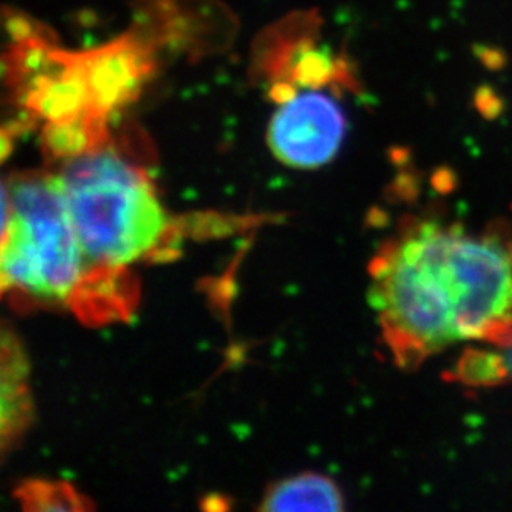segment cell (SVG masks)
<instances>
[{
    "label": "cell",
    "instance_id": "obj_1",
    "mask_svg": "<svg viewBox=\"0 0 512 512\" xmlns=\"http://www.w3.org/2000/svg\"><path fill=\"white\" fill-rule=\"evenodd\" d=\"M370 304L401 368L463 342L512 347V232L411 218L370 264Z\"/></svg>",
    "mask_w": 512,
    "mask_h": 512
},
{
    "label": "cell",
    "instance_id": "obj_2",
    "mask_svg": "<svg viewBox=\"0 0 512 512\" xmlns=\"http://www.w3.org/2000/svg\"><path fill=\"white\" fill-rule=\"evenodd\" d=\"M58 176L95 269L128 272L173 242V219L150 176L108 141L62 161Z\"/></svg>",
    "mask_w": 512,
    "mask_h": 512
},
{
    "label": "cell",
    "instance_id": "obj_3",
    "mask_svg": "<svg viewBox=\"0 0 512 512\" xmlns=\"http://www.w3.org/2000/svg\"><path fill=\"white\" fill-rule=\"evenodd\" d=\"M97 272L83 251L58 173L29 171L5 181L4 292L77 312Z\"/></svg>",
    "mask_w": 512,
    "mask_h": 512
},
{
    "label": "cell",
    "instance_id": "obj_4",
    "mask_svg": "<svg viewBox=\"0 0 512 512\" xmlns=\"http://www.w3.org/2000/svg\"><path fill=\"white\" fill-rule=\"evenodd\" d=\"M345 133L347 120L339 103L309 88L279 102L267 128V145L282 165L317 170L334 160Z\"/></svg>",
    "mask_w": 512,
    "mask_h": 512
},
{
    "label": "cell",
    "instance_id": "obj_5",
    "mask_svg": "<svg viewBox=\"0 0 512 512\" xmlns=\"http://www.w3.org/2000/svg\"><path fill=\"white\" fill-rule=\"evenodd\" d=\"M95 115L107 118L133 102L153 68V58L138 40L123 37L113 44L80 54Z\"/></svg>",
    "mask_w": 512,
    "mask_h": 512
},
{
    "label": "cell",
    "instance_id": "obj_6",
    "mask_svg": "<svg viewBox=\"0 0 512 512\" xmlns=\"http://www.w3.org/2000/svg\"><path fill=\"white\" fill-rule=\"evenodd\" d=\"M343 499L334 479L319 473H302L272 484L262 498L261 509L267 512H339L345 509Z\"/></svg>",
    "mask_w": 512,
    "mask_h": 512
},
{
    "label": "cell",
    "instance_id": "obj_7",
    "mask_svg": "<svg viewBox=\"0 0 512 512\" xmlns=\"http://www.w3.org/2000/svg\"><path fill=\"white\" fill-rule=\"evenodd\" d=\"M12 342V340H10ZM4 368L7 372L4 377V400H2V431L4 440L10 433L19 435L20 428L27 421V367H25L24 355L17 348V343L12 342V350L9 343L4 340Z\"/></svg>",
    "mask_w": 512,
    "mask_h": 512
},
{
    "label": "cell",
    "instance_id": "obj_8",
    "mask_svg": "<svg viewBox=\"0 0 512 512\" xmlns=\"http://www.w3.org/2000/svg\"><path fill=\"white\" fill-rule=\"evenodd\" d=\"M15 496L27 511H85L92 508L87 498L70 484L45 479L22 484Z\"/></svg>",
    "mask_w": 512,
    "mask_h": 512
}]
</instances>
